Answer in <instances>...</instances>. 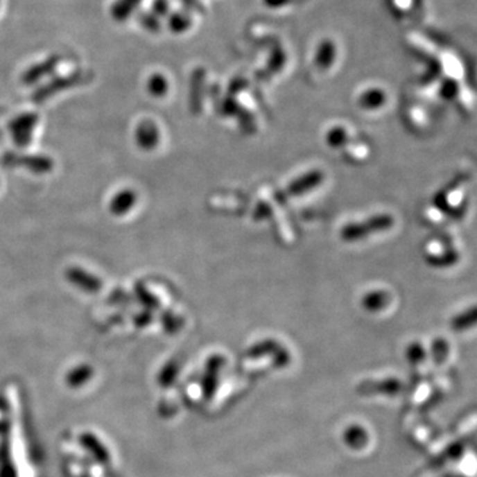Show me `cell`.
I'll use <instances>...</instances> for the list:
<instances>
[{"label":"cell","instance_id":"1","mask_svg":"<svg viewBox=\"0 0 477 477\" xmlns=\"http://www.w3.org/2000/svg\"><path fill=\"white\" fill-rule=\"evenodd\" d=\"M58 458L64 477H123L119 448L93 426L69 427L60 435Z\"/></svg>","mask_w":477,"mask_h":477},{"label":"cell","instance_id":"2","mask_svg":"<svg viewBox=\"0 0 477 477\" xmlns=\"http://www.w3.org/2000/svg\"><path fill=\"white\" fill-rule=\"evenodd\" d=\"M394 224V219L390 215H376L367 219L363 223H353L345 225L341 231V236L345 241H356L365 238L374 232L388 229Z\"/></svg>","mask_w":477,"mask_h":477},{"label":"cell","instance_id":"3","mask_svg":"<svg viewBox=\"0 0 477 477\" xmlns=\"http://www.w3.org/2000/svg\"><path fill=\"white\" fill-rule=\"evenodd\" d=\"M62 385L67 394L84 397L89 394L90 388L94 386V372L88 365H80L68 370L62 376Z\"/></svg>","mask_w":477,"mask_h":477},{"label":"cell","instance_id":"4","mask_svg":"<svg viewBox=\"0 0 477 477\" xmlns=\"http://www.w3.org/2000/svg\"><path fill=\"white\" fill-rule=\"evenodd\" d=\"M340 44L331 39L324 37L313 46V67L321 72L330 71L340 58Z\"/></svg>","mask_w":477,"mask_h":477},{"label":"cell","instance_id":"5","mask_svg":"<svg viewBox=\"0 0 477 477\" xmlns=\"http://www.w3.org/2000/svg\"><path fill=\"white\" fill-rule=\"evenodd\" d=\"M402 383L397 379H386L378 382H366L359 385L358 394L362 395H395L401 391Z\"/></svg>","mask_w":477,"mask_h":477},{"label":"cell","instance_id":"6","mask_svg":"<svg viewBox=\"0 0 477 477\" xmlns=\"http://www.w3.org/2000/svg\"><path fill=\"white\" fill-rule=\"evenodd\" d=\"M388 101V94L386 92L376 87H372L369 89L362 92L358 97V105L359 107L365 110H376L383 107V105Z\"/></svg>","mask_w":477,"mask_h":477},{"label":"cell","instance_id":"7","mask_svg":"<svg viewBox=\"0 0 477 477\" xmlns=\"http://www.w3.org/2000/svg\"><path fill=\"white\" fill-rule=\"evenodd\" d=\"M321 178H322L321 174L317 173V171L315 173H311V174H306L305 177L298 179L297 182L292 183L288 193L290 195H300L302 194V193H306L308 190L315 187L321 182Z\"/></svg>","mask_w":477,"mask_h":477},{"label":"cell","instance_id":"8","mask_svg":"<svg viewBox=\"0 0 477 477\" xmlns=\"http://www.w3.org/2000/svg\"><path fill=\"white\" fill-rule=\"evenodd\" d=\"M367 440H369V436L362 427H357V426L349 427L345 433V442L347 443L349 447L359 449V448L365 447Z\"/></svg>","mask_w":477,"mask_h":477},{"label":"cell","instance_id":"9","mask_svg":"<svg viewBox=\"0 0 477 477\" xmlns=\"http://www.w3.org/2000/svg\"><path fill=\"white\" fill-rule=\"evenodd\" d=\"M388 293L381 292V290L370 292L363 298V306L370 312H376V311L383 309V306L388 304Z\"/></svg>","mask_w":477,"mask_h":477},{"label":"cell","instance_id":"10","mask_svg":"<svg viewBox=\"0 0 477 477\" xmlns=\"http://www.w3.org/2000/svg\"><path fill=\"white\" fill-rule=\"evenodd\" d=\"M346 139H347V135H346V130L342 129L341 126L338 128H334L331 130H329L328 135H327V142L328 145H330L331 148H340L346 144Z\"/></svg>","mask_w":477,"mask_h":477},{"label":"cell","instance_id":"11","mask_svg":"<svg viewBox=\"0 0 477 477\" xmlns=\"http://www.w3.org/2000/svg\"><path fill=\"white\" fill-rule=\"evenodd\" d=\"M475 324V309H471V312H465V313L455 318L452 322V328L453 330H462V329L468 328L469 325Z\"/></svg>","mask_w":477,"mask_h":477},{"label":"cell","instance_id":"12","mask_svg":"<svg viewBox=\"0 0 477 477\" xmlns=\"http://www.w3.org/2000/svg\"><path fill=\"white\" fill-rule=\"evenodd\" d=\"M415 0H391V7L395 12L408 14L415 8Z\"/></svg>","mask_w":477,"mask_h":477},{"label":"cell","instance_id":"13","mask_svg":"<svg viewBox=\"0 0 477 477\" xmlns=\"http://www.w3.org/2000/svg\"><path fill=\"white\" fill-rule=\"evenodd\" d=\"M264 7L269 10H280V8H288L290 4H293L296 0H261Z\"/></svg>","mask_w":477,"mask_h":477}]
</instances>
